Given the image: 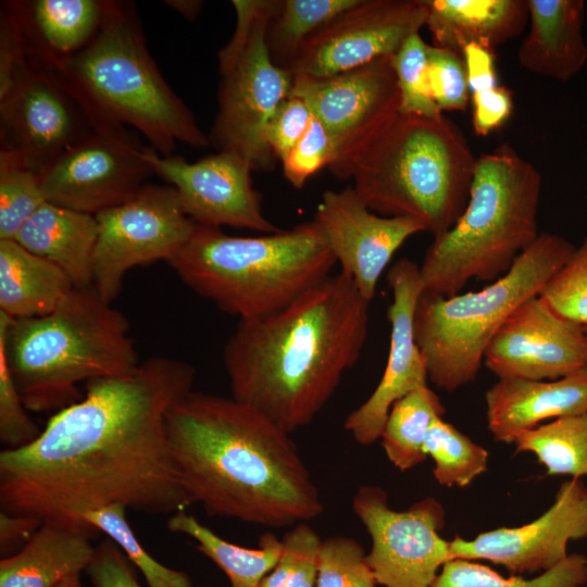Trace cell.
<instances>
[{
    "mask_svg": "<svg viewBox=\"0 0 587 587\" xmlns=\"http://www.w3.org/2000/svg\"><path fill=\"white\" fill-rule=\"evenodd\" d=\"M30 65L21 28L5 1L1 4L0 14V98L13 88Z\"/></svg>",
    "mask_w": 587,
    "mask_h": 587,
    "instance_id": "obj_45",
    "label": "cell"
},
{
    "mask_svg": "<svg viewBox=\"0 0 587 587\" xmlns=\"http://www.w3.org/2000/svg\"><path fill=\"white\" fill-rule=\"evenodd\" d=\"M92 535L45 522L16 553L0 560V587H57L80 576L91 561Z\"/></svg>",
    "mask_w": 587,
    "mask_h": 587,
    "instance_id": "obj_27",
    "label": "cell"
},
{
    "mask_svg": "<svg viewBox=\"0 0 587 587\" xmlns=\"http://www.w3.org/2000/svg\"><path fill=\"white\" fill-rule=\"evenodd\" d=\"M476 161L453 121L399 112L354 157L346 180L371 211L416 220L436 238L462 214Z\"/></svg>",
    "mask_w": 587,
    "mask_h": 587,
    "instance_id": "obj_7",
    "label": "cell"
},
{
    "mask_svg": "<svg viewBox=\"0 0 587 587\" xmlns=\"http://www.w3.org/2000/svg\"><path fill=\"white\" fill-rule=\"evenodd\" d=\"M541 176L508 143L477 158L467 203L433 238L420 265L423 288L452 296L473 278L494 282L539 236Z\"/></svg>",
    "mask_w": 587,
    "mask_h": 587,
    "instance_id": "obj_8",
    "label": "cell"
},
{
    "mask_svg": "<svg viewBox=\"0 0 587 587\" xmlns=\"http://www.w3.org/2000/svg\"><path fill=\"white\" fill-rule=\"evenodd\" d=\"M27 409L12 377L3 342L0 340V441L4 449L23 448L35 441L40 428Z\"/></svg>",
    "mask_w": 587,
    "mask_h": 587,
    "instance_id": "obj_42",
    "label": "cell"
},
{
    "mask_svg": "<svg viewBox=\"0 0 587 587\" xmlns=\"http://www.w3.org/2000/svg\"><path fill=\"white\" fill-rule=\"evenodd\" d=\"M485 404L494 438L514 442L545 420L587 413V369L555 380L498 378Z\"/></svg>",
    "mask_w": 587,
    "mask_h": 587,
    "instance_id": "obj_22",
    "label": "cell"
},
{
    "mask_svg": "<svg viewBox=\"0 0 587 587\" xmlns=\"http://www.w3.org/2000/svg\"><path fill=\"white\" fill-rule=\"evenodd\" d=\"M97 238L95 215L46 201L13 240L59 266L74 288H87L93 285Z\"/></svg>",
    "mask_w": 587,
    "mask_h": 587,
    "instance_id": "obj_26",
    "label": "cell"
},
{
    "mask_svg": "<svg viewBox=\"0 0 587 587\" xmlns=\"http://www.w3.org/2000/svg\"><path fill=\"white\" fill-rule=\"evenodd\" d=\"M336 155L333 139L322 123L313 117L307 133L282 161L285 178L295 188L324 167H329Z\"/></svg>",
    "mask_w": 587,
    "mask_h": 587,
    "instance_id": "obj_43",
    "label": "cell"
},
{
    "mask_svg": "<svg viewBox=\"0 0 587 587\" xmlns=\"http://www.w3.org/2000/svg\"><path fill=\"white\" fill-rule=\"evenodd\" d=\"M424 452L435 462L434 477L446 487H466L488 467V451L442 417L430 426Z\"/></svg>",
    "mask_w": 587,
    "mask_h": 587,
    "instance_id": "obj_34",
    "label": "cell"
},
{
    "mask_svg": "<svg viewBox=\"0 0 587 587\" xmlns=\"http://www.w3.org/2000/svg\"><path fill=\"white\" fill-rule=\"evenodd\" d=\"M471 99L472 124L477 136H487L500 127L513 110L512 92L503 86L472 93Z\"/></svg>",
    "mask_w": 587,
    "mask_h": 587,
    "instance_id": "obj_47",
    "label": "cell"
},
{
    "mask_svg": "<svg viewBox=\"0 0 587 587\" xmlns=\"http://www.w3.org/2000/svg\"><path fill=\"white\" fill-rule=\"evenodd\" d=\"M92 128L60 79L33 62L0 98L1 148L15 152L39 177Z\"/></svg>",
    "mask_w": 587,
    "mask_h": 587,
    "instance_id": "obj_16",
    "label": "cell"
},
{
    "mask_svg": "<svg viewBox=\"0 0 587 587\" xmlns=\"http://www.w3.org/2000/svg\"><path fill=\"white\" fill-rule=\"evenodd\" d=\"M514 444L516 451L534 453L549 476H587V413L539 425L519 436Z\"/></svg>",
    "mask_w": 587,
    "mask_h": 587,
    "instance_id": "obj_32",
    "label": "cell"
},
{
    "mask_svg": "<svg viewBox=\"0 0 587 587\" xmlns=\"http://www.w3.org/2000/svg\"><path fill=\"white\" fill-rule=\"evenodd\" d=\"M38 519L0 512V555L10 557L21 550L41 526Z\"/></svg>",
    "mask_w": 587,
    "mask_h": 587,
    "instance_id": "obj_49",
    "label": "cell"
},
{
    "mask_svg": "<svg viewBox=\"0 0 587 587\" xmlns=\"http://www.w3.org/2000/svg\"><path fill=\"white\" fill-rule=\"evenodd\" d=\"M163 2L188 21H195L203 7V2L199 0H166Z\"/></svg>",
    "mask_w": 587,
    "mask_h": 587,
    "instance_id": "obj_50",
    "label": "cell"
},
{
    "mask_svg": "<svg viewBox=\"0 0 587 587\" xmlns=\"http://www.w3.org/2000/svg\"><path fill=\"white\" fill-rule=\"evenodd\" d=\"M445 412L440 398L428 386L409 392L392 404L379 439L388 460L398 470H411L427 459L426 435Z\"/></svg>",
    "mask_w": 587,
    "mask_h": 587,
    "instance_id": "obj_30",
    "label": "cell"
},
{
    "mask_svg": "<svg viewBox=\"0 0 587 587\" xmlns=\"http://www.w3.org/2000/svg\"><path fill=\"white\" fill-rule=\"evenodd\" d=\"M586 584L587 557L574 553L532 578L503 577L479 563L452 559L444 564L433 587H584Z\"/></svg>",
    "mask_w": 587,
    "mask_h": 587,
    "instance_id": "obj_33",
    "label": "cell"
},
{
    "mask_svg": "<svg viewBox=\"0 0 587 587\" xmlns=\"http://www.w3.org/2000/svg\"><path fill=\"white\" fill-rule=\"evenodd\" d=\"M30 62L53 72L97 33L104 0L8 1Z\"/></svg>",
    "mask_w": 587,
    "mask_h": 587,
    "instance_id": "obj_23",
    "label": "cell"
},
{
    "mask_svg": "<svg viewBox=\"0 0 587 587\" xmlns=\"http://www.w3.org/2000/svg\"><path fill=\"white\" fill-rule=\"evenodd\" d=\"M127 508L115 503L80 514V520L104 533L143 575L148 587H191L189 575L155 560L139 542L127 519Z\"/></svg>",
    "mask_w": 587,
    "mask_h": 587,
    "instance_id": "obj_35",
    "label": "cell"
},
{
    "mask_svg": "<svg viewBox=\"0 0 587 587\" xmlns=\"http://www.w3.org/2000/svg\"><path fill=\"white\" fill-rule=\"evenodd\" d=\"M143 158L176 190L183 210L195 223L265 235L280 230L264 216L261 195L252 185V168L238 154L217 151L188 162L178 154L161 155L147 145Z\"/></svg>",
    "mask_w": 587,
    "mask_h": 587,
    "instance_id": "obj_17",
    "label": "cell"
},
{
    "mask_svg": "<svg viewBox=\"0 0 587 587\" xmlns=\"http://www.w3.org/2000/svg\"><path fill=\"white\" fill-rule=\"evenodd\" d=\"M483 362L498 378L560 379L587 369V333L535 296L500 326Z\"/></svg>",
    "mask_w": 587,
    "mask_h": 587,
    "instance_id": "obj_19",
    "label": "cell"
},
{
    "mask_svg": "<svg viewBox=\"0 0 587 587\" xmlns=\"http://www.w3.org/2000/svg\"><path fill=\"white\" fill-rule=\"evenodd\" d=\"M530 27L517 51L521 65L565 82L585 64L583 0H527Z\"/></svg>",
    "mask_w": 587,
    "mask_h": 587,
    "instance_id": "obj_24",
    "label": "cell"
},
{
    "mask_svg": "<svg viewBox=\"0 0 587 587\" xmlns=\"http://www.w3.org/2000/svg\"><path fill=\"white\" fill-rule=\"evenodd\" d=\"M587 537V487L580 478L561 484L552 505L519 527H500L473 539L449 541L452 559L485 560L514 575L540 574L566 559L571 540Z\"/></svg>",
    "mask_w": 587,
    "mask_h": 587,
    "instance_id": "obj_18",
    "label": "cell"
},
{
    "mask_svg": "<svg viewBox=\"0 0 587 587\" xmlns=\"http://www.w3.org/2000/svg\"><path fill=\"white\" fill-rule=\"evenodd\" d=\"M95 216L98 238L92 286L108 303L120 295L129 270L167 261L188 241L196 225L172 186L151 183Z\"/></svg>",
    "mask_w": 587,
    "mask_h": 587,
    "instance_id": "obj_11",
    "label": "cell"
},
{
    "mask_svg": "<svg viewBox=\"0 0 587 587\" xmlns=\"http://www.w3.org/2000/svg\"><path fill=\"white\" fill-rule=\"evenodd\" d=\"M462 58L471 95L499 86L494 51L469 45L462 50Z\"/></svg>",
    "mask_w": 587,
    "mask_h": 587,
    "instance_id": "obj_48",
    "label": "cell"
},
{
    "mask_svg": "<svg viewBox=\"0 0 587 587\" xmlns=\"http://www.w3.org/2000/svg\"><path fill=\"white\" fill-rule=\"evenodd\" d=\"M433 46L455 51L469 45L495 50L517 37L529 20L527 0H423Z\"/></svg>",
    "mask_w": 587,
    "mask_h": 587,
    "instance_id": "obj_25",
    "label": "cell"
},
{
    "mask_svg": "<svg viewBox=\"0 0 587 587\" xmlns=\"http://www.w3.org/2000/svg\"><path fill=\"white\" fill-rule=\"evenodd\" d=\"M166 263L195 294L239 321L268 316L330 276L337 263L313 218L262 236L197 224Z\"/></svg>",
    "mask_w": 587,
    "mask_h": 587,
    "instance_id": "obj_6",
    "label": "cell"
},
{
    "mask_svg": "<svg viewBox=\"0 0 587 587\" xmlns=\"http://www.w3.org/2000/svg\"><path fill=\"white\" fill-rule=\"evenodd\" d=\"M73 285L54 263L12 239H0V312L11 319L53 311Z\"/></svg>",
    "mask_w": 587,
    "mask_h": 587,
    "instance_id": "obj_28",
    "label": "cell"
},
{
    "mask_svg": "<svg viewBox=\"0 0 587 587\" xmlns=\"http://www.w3.org/2000/svg\"><path fill=\"white\" fill-rule=\"evenodd\" d=\"M321 542L308 522L296 524L282 538L280 558L259 587H316Z\"/></svg>",
    "mask_w": 587,
    "mask_h": 587,
    "instance_id": "obj_38",
    "label": "cell"
},
{
    "mask_svg": "<svg viewBox=\"0 0 587 587\" xmlns=\"http://www.w3.org/2000/svg\"><path fill=\"white\" fill-rule=\"evenodd\" d=\"M146 147L126 127H93L40 176L46 201L91 215L123 203L154 174Z\"/></svg>",
    "mask_w": 587,
    "mask_h": 587,
    "instance_id": "obj_14",
    "label": "cell"
},
{
    "mask_svg": "<svg viewBox=\"0 0 587 587\" xmlns=\"http://www.w3.org/2000/svg\"><path fill=\"white\" fill-rule=\"evenodd\" d=\"M0 340L28 411H59L83 396L78 384L126 375L140 364L126 316L91 287L72 288L50 313L11 319Z\"/></svg>",
    "mask_w": 587,
    "mask_h": 587,
    "instance_id": "obj_5",
    "label": "cell"
},
{
    "mask_svg": "<svg viewBox=\"0 0 587 587\" xmlns=\"http://www.w3.org/2000/svg\"><path fill=\"white\" fill-rule=\"evenodd\" d=\"M46 202L40 177L12 150H0V239H14Z\"/></svg>",
    "mask_w": 587,
    "mask_h": 587,
    "instance_id": "obj_36",
    "label": "cell"
},
{
    "mask_svg": "<svg viewBox=\"0 0 587 587\" xmlns=\"http://www.w3.org/2000/svg\"><path fill=\"white\" fill-rule=\"evenodd\" d=\"M392 302L387 316L390 344L383 376L371 396L345 420L354 440L369 446L379 440L392 404L409 392L427 386V370L414 337L413 317L423 292L420 265L408 258L395 262L387 273Z\"/></svg>",
    "mask_w": 587,
    "mask_h": 587,
    "instance_id": "obj_21",
    "label": "cell"
},
{
    "mask_svg": "<svg viewBox=\"0 0 587 587\" xmlns=\"http://www.w3.org/2000/svg\"><path fill=\"white\" fill-rule=\"evenodd\" d=\"M584 328H585V330H586V333H587V327H584Z\"/></svg>",
    "mask_w": 587,
    "mask_h": 587,
    "instance_id": "obj_52",
    "label": "cell"
},
{
    "mask_svg": "<svg viewBox=\"0 0 587 587\" xmlns=\"http://www.w3.org/2000/svg\"><path fill=\"white\" fill-rule=\"evenodd\" d=\"M166 526L172 533L191 537L197 549L226 574L230 587H259L283 551L282 539L272 533L260 537L257 549L245 548L223 539L186 511L172 514Z\"/></svg>",
    "mask_w": 587,
    "mask_h": 587,
    "instance_id": "obj_29",
    "label": "cell"
},
{
    "mask_svg": "<svg viewBox=\"0 0 587 587\" xmlns=\"http://www.w3.org/2000/svg\"><path fill=\"white\" fill-rule=\"evenodd\" d=\"M52 73L95 128L132 126L161 155L173 154L177 142L210 146L209 136L150 54L132 2L104 0L92 39Z\"/></svg>",
    "mask_w": 587,
    "mask_h": 587,
    "instance_id": "obj_4",
    "label": "cell"
},
{
    "mask_svg": "<svg viewBox=\"0 0 587 587\" xmlns=\"http://www.w3.org/2000/svg\"><path fill=\"white\" fill-rule=\"evenodd\" d=\"M85 573L95 587H141L128 559L110 538L96 546Z\"/></svg>",
    "mask_w": 587,
    "mask_h": 587,
    "instance_id": "obj_46",
    "label": "cell"
},
{
    "mask_svg": "<svg viewBox=\"0 0 587 587\" xmlns=\"http://www.w3.org/2000/svg\"><path fill=\"white\" fill-rule=\"evenodd\" d=\"M289 96L302 99L327 129L336 150L328 168L346 180L354 157L399 113L394 55L325 78L295 75Z\"/></svg>",
    "mask_w": 587,
    "mask_h": 587,
    "instance_id": "obj_13",
    "label": "cell"
},
{
    "mask_svg": "<svg viewBox=\"0 0 587 587\" xmlns=\"http://www.w3.org/2000/svg\"><path fill=\"white\" fill-rule=\"evenodd\" d=\"M316 587H377L366 554L358 541L346 536L322 540Z\"/></svg>",
    "mask_w": 587,
    "mask_h": 587,
    "instance_id": "obj_40",
    "label": "cell"
},
{
    "mask_svg": "<svg viewBox=\"0 0 587 587\" xmlns=\"http://www.w3.org/2000/svg\"><path fill=\"white\" fill-rule=\"evenodd\" d=\"M314 220L321 226L340 272L351 278L370 303L378 279L396 251L408 238L425 232L416 220L373 213L352 186L325 191Z\"/></svg>",
    "mask_w": 587,
    "mask_h": 587,
    "instance_id": "obj_20",
    "label": "cell"
},
{
    "mask_svg": "<svg viewBox=\"0 0 587 587\" xmlns=\"http://www.w3.org/2000/svg\"><path fill=\"white\" fill-rule=\"evenodd\" d=\"M236 26L218 52V109L209 136L217 151L246 160L252 171L274 167L267 123L289 96L294 75L273 62L265 43L275 0H233Z\"/></svg>",
    "mask_w": 587,
    "mask_h": 587,
    "instance_id": "obj_10",
    "label": "cell"
},
{
    "mask_svg": "<svg viewBox=\"0 0 587 587\" xmlns=\"http://www.w3.org/2000/svg\"><path fill=\"white\" fill-rule=\"evenodd\" d=\"M166 430L184 488L208 515L285 527L323 512L290 434L251 405L191 391L167 412Z\"/></svg>",
    "mask_w": 587,
    "mask_h": 587,
    "instance_id": "obj_2",
    "label": "cell"
},
{
    "mask_svg": "<svg viewBox=\"0 0 587 587\" xmlns=\"http://www.w3.org/2000/svg\"><path fill=\"white\" fill-rule=\"evenodd\" d=\"M426 20L423 0H358L305 40L290 72L325 78L395 55Z\"/></svg>",
    "mask_w": 587,
    "mask_h": 587,
    "instance_id": "obj_15",
    "label": "cell"
},
{
    "mask_svg": "<svg viewBox=\"0 0 587 587\" xmlns=\"http://www.w3.org/2000/svg\"><path fill=\"white\" fill-rule=\"evenodd\" d=\"M57 587H84L80 582V576H73L62 582Z\"/></svg>",
    "mask_w": 587,
    "mask_h": 587,
    "instance_id": "obj_51",
    "label": "cell"
},
{
    "mask_svg": "<svg viewBox=\"0 0 587 587\" xmlns=\"http://www.w3.org/2000/svg\"><path fill=\"white\" fill-rule=\"evenodd\" d=\"M557 314L587 327V236L538 294Z\"/></svg>",
    "mask_w": 587,
    "mask_h": 587,
    "instance_id": "obj_39",
    "label": "cell"
},
{
    "mask_svg": "<svg viewBox=\"0 0 587 587\" xmlns=\"http://www.w3.org/2000/svg\"><path fill=\"white\" fill-rule=\"evenodd\" d=\"M369 305L340 272L268 316L239 321L223 350L232 397L290 435L309 425L359 360Z\"/></svg>",
    "mask_w": 587,
    "mask_h": 587,
    "instance_id": "obj_3",
    "label": "cell"
},
{
    "mask_svg": "<svg viewBox=\"0 0 587 587\" xmlns=\"http://www.w3.org/2000/svg\"><path fill=\"white\" fill-rule=\"evenodd\" d=\"M428 78L433 99L442 111H464L471 98L462 54L428 48Z\"/></svg>",
    "mask_w": 587,
    "mask_h": 587,
    "instance_id": "obj_41",
    "label": "cell"
},
{
    "mask_svg": "<svg viewBox=\"0 0 587 587\" xmlns=\"http://www.w3.org/2000/svg\"><path fill=\"white\" fill-rule=\"evenodd\" d=\"M428 48L420 33L410 36L394 55L400 92V113L439 118L444 114L435 103L428 78Z\"/></svg>",
    "mask_w": 587,
    "mask_h": 587,
    "instance_id": "obj_37",
    "label": "cell"
},
{
    "mask_svg": "<svg viewBox=\"0 0 587 587\" xmlns=\"http://www.w3.org/2000/svg\"><path fill=\"white\" fill-rule=\"evenodd\" d=\"M357 2L358 0H275L265 30V43L275 65L290 72L305 40Z\"/></svg>",
    "mask_w": 587,
    "mask_h": 587,
    "instance_id": "obj_31",
    "label": "cell"
},
{
    "mask_svg": "<svg viewBox=\"0 0 587 587\" xmlns=\"http://www.w3.org/2000/svg\"><path fill=\"white\" fill-rule=\"evenodd\" d=\"M573 249L563 237L544 232L505 274L480 290L452 296L423 290L413 329L428 379L446 391L473 382L500 326L522 303L538 296Z\"/></svg>",
    "mask_w": 587,
    "mask_h": 587,
    "instance_id": "obj_9",
    "label": "cell"
},
{
    "mask_svg": "<svg viewBox=\"0 0 587 587\" xmlns=\"http://www.w3.org/2000/svg\"><path fill=\"white\" fill-rule=\"evenodd\" d=\"M355 515L371 537L366 562L382 587H433L446 562L449 541L440 536L445 526L442 504L433 497L404 511L389 507L379 486H361L352 500Z\"/></svg>",
    "mask_w": 587,
    "mask_h": 587,
    "instance_id": "obj_12",
    "label": "cell"
},
{
    "mask_svg": "<svg viewBox=\"0 0 587 587\" xmlns=\"http://www.w3.org/2000/svg\"><path fill=\"white\" fill-rule=\"evenodd\" d=\"M195 367L152 357L129 374L91 379L38 438L0 452V507L8 514L98 533L80 514L110 504L174 514L192 504L166 430L167 412L192 390Z\"/></svg>",
    "mask_w": 587,
    "mask_h": 587,
    "instance_id": "obj_1",
    "label": "cell"
},
{
    "mask_svg": "<svg viewBox=\"0 0 587 587\" xmlns=\"http://www.w3.org/2000/svg\"><path fill=\"white\" fill-rule=\"evenodd\" d=\"M309 105L300 98L288 96L271 116L265 141L280 162L307 133L313 120Z\"/></svg>",
    "mask_w": 587,
    "mask_h": 587,
    "instance_id": "obj_44",
    "label": "cell"
}]
</instances>
